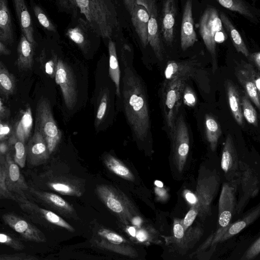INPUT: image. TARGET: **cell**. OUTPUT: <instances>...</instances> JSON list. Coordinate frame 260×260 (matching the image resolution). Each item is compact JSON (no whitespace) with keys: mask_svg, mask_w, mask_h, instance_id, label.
I'll return each mask as SVG.
<instances>
[{"mask_svg":"<svg viewBox=\"0 0 260 260\" xmlns=\"http://www.w3.org/2000/svg\"><path fill=\"white\" fill-rule=\"evenodd\" d=\"M123 70L121 99L124 112L133 134L136 139L144 141L150 129V116L146 93L140 77L129 64L122 50Z\"/></svg>","mask_w":260,"mask_h":260,"instance_id":"1","label":"cell"},{"mask_svg":"<svg viewBox=\"0 0 260 260\" xmlns=\"http://www.w3.org/2000/svg\"><path fill=\"white\" fill-rule=\"evenodd\" d=\"M57 2L65 11L83 15L88 27L103 38H111L118 26L113 0H57Z\"/></svg>","mask_w":260,"mask_h":260,"instance_id":"2","label":"cell"},{"mask_svg":"<svg viewBox=\"0 0 260 260\" xmlns=\"http://www.w3.org/2000/svg\"><path fill=\"white\" fill-rule=\"evenodd\" d=\"M220 184L218 173L201 167L199 171L195 195L197 203L195 206L198 210V215L202 220L211 214V205Z\"/></svg>","mask_w":260,"mask_h":260,"instance_id":"3","label":"cell"},{"mask_svg":"<svg viewBox=\"0 0 260 260\" xmlns=\"http://www.w3.org/2000/svg\"><path fill=\"white\" fill-rule=\"evenodd\" d=\"M35 128L43 137L51 154L59 144L62 133L54 118L50 102L46 98L41 99L38 102Z\"/></svg>","mask_w":260,"mask_h":260,"instance_id":"4","label":"cell"},{"mask_svg":"<svg viewBox=\"0 0 260 260\" xmlns=\"http://www.w3.org/2000/svg\"><path fill=\"white\" fill-rule=\"evenodd\" d=\"M199 28L206 47L211 56L214 72L217 67L216 38L220 35H225L218 13L215 8L208 7L204 11L200 20Z\"/></svg>","mask_w":260,"mask_h":260,"instance_id":"5","label":"cell"},{"mask_svg":"<svg viewBox=\"0 0 260 260\" xmlns=\"http://www.w3.org/2000/svg\"><path fill=\"white\" fill-rule=\"evenodd\" d=\"M240 181V175L222 185L218 203V228L213 237L212 244L218 242L221 234L231 223L236 209V192Z\"/></svg>","mask_w":260,"mask_h":260,"instance_id":"6","label":"cell"},{"mask_svg":"<svg viewBox=\"0 0 260 260\" xmlns=\"http://www.w3.org/2000/svg\"><path fill=\"white\" fill-rule=\"evenodd\" d=\"M185 80H165L161 91L164 117L170 135L173 131L177 115L182 100Z\"/></svg>","mask_w":260,"mask_h":260,"instance_id":"7","label":"cell"},{"mask_svg":"<svg viewBox=\"0 0 260 260\" xmlns=\"http://www.w3.org/2000/svg\"><path fill=\"white\" fill-rule=\"evenodd\" d=\"M171 137L172 160L176 169L181 172L184 169L189 149L188 127L182 114L177 117Z\"/></svg>","mask_w":260,"mask_h":260,"instance_id":"8","label":"cell"},{"mask_svg":"<svg viewBox=\"0 0 260 260\" xmlns=\"http://www.w3.org/2000/svg\"><path fill=\"white\" fill-rule=\"evenodd\" d=\"M54 78L60 88L66 107L73 109L78 100L76 79L71 67L60 58L57 59Z\"/></svg>","mask_w":260,"mask_h":260,"instance_id":"9","label":"cell"},{"mask_svg":"<svg viewBox=\"0 0 260 260\" xmlns=\"http://www.w3.org/2000/svg\"><path fill=\"white\" fill-rule=\"evenodd\" d=\"M24 215L34 223L48 222L62 227L70 231H73V228L63 219L53 212L42 208L29 199L15 197V200Z\"/></svg>","mask_w":260,"mask_h":260,"instance_id":"10","label":"cell"},{"mask_svg":"<svg viewBox=\"0 0 260 260\" xmlns=\"http://www.w3.org/2000/svg\"><path fill=\"white\" fill-rule=\"evenodd\" d=\"M5 185L7 190L14 197L27 199L29 185L20 167L14 160L11 153L6 157L5 165Z\"/></svg>","mask_w":260,"mask_h":260,"instance_id":"11","label":"cell"},{"mask_svg":"<svg viewBox=\"0 0 260 260\" xmlns=\"http://www.w3.org/2000/svg\"><path fill=\"white\" fill-rule=\"evenodd\" d=\"M143 6L149 15L148 42L159 60L163 59V46L160 40L158 25V15L155 0H136Z\"/></svg>","mask_w":260,"mask_h":260,"instance_id":"12","label":"cell"},{"mask_svg":"<svg viewBox=\"0 0 260 260\" xmlns=\"http://www.w3.org/2000/svg\"><path fill=\"white\" fill-rule=\"evenodd\" d=\"M4 222L25 240L41 243L46 241L42 232L28 220L13 213H7L2 216Z\"/></svg>","mask_w":260,"mask_h":260,"instance_id":"13","label":"cell"},{"mask_svg":"<svg viewBox=\"0 0 260 260\" xmlns=\"http://www.w3.org/2000/svg\"><path fill=\"white\" fill-rule=\"evenodd\" d=\"M98 194L106 206L124 220H129L132 216L129 204L124 197L111 187L100 185L96 188Z\"/></svg>","mask_w":260,"mask_h":260,"instance_id":"14","label":"cell"},{"mask_svg":"<svg viewBox=\"0 0 260 260\" xmlns=\"http://www.w3.org/2000/svg\"><path fill=\"white\" fill-rule=\"evenodd\" d=\"M26 161L31 167H37L45 163L50 153L46 143L39 131L35 128L32 136L25 145Z\"/></svg>","mask_w":260,"mask_h":260,"instance_id":"15","label":"cell"},{"mask_svg":"<svg viewBox=\"0 0 260 260\" xmlns=\"http://www.w3.org/2000/svg\"><path fill=\"white\" fill-rule=\"evenodd\" d=\"M240 164L233 139L228 134L223 147L221 160V167L228 181H231L240 175L238 172Z\"/></svg>","mask_w":260,"mask_h":260,"instance_id":"16","label":"cell"},{"mask_svg":"<svg viewBox=\"0 0 260 260\" xmlns=\"http://www.w3.org/2000/svg\"><path fill=\"white\" fill-rule=\"evenodd\" d=\"M197 41L192 17V0H186L184 7L181 27L180 42L182 50L192 46Z\"/></svg>","mask_w":260,"mask_h":260,"instance_id":"17","label":"cell"},{"mask_svg":"<svg viewBox=\"0 0 260 260\" xmlns=\"http://www.w3.org/2000/svg\"><path fill=\"white\" fill-rule=\"evenodd\" d=\"M176 9L175 0H165L162 10L161 31L163 38L171 45L174 38Z\"/></svg>","mask_w":260,"mask_h":260,"instance_id":"18","label":"cell"},{"mask_svg":"<svg viewBox=\"0 0 260 260\" xmlns=\"http://www.w3.org/2000/svg\"><path fill=\"white\" fill-rule=\"evenodd\" d=\"M133 25L143 47L148 42V24L149 15L142 5L136 4L131 14Z\"/></svg>","mask_w":260,"mask_h":260,"instance_id":"19","label":"cell"},{"mask_svg":"<svg viewBox=\"0 0 260 260\" xmlns=\"http://www.w3.org/2000/svg\"><path fill=\"white\" fill-rule=\"evenodd\" d=\"M33 126V118L31 108L27 105L20 111L17 120L14 124L13 135L17 140L24 143L29 139Z\"/></svg>","mask_w":260,"mask_h":260,"instance_id":"20","label":"cell"},{"mask_svg":"<svg viewBox=\"0 0 260 260\" xmlns=\"http://www.w3.org/2000/svg\"><path fill=\"white\" fill-rule=\"evenodd\" d=\"M196 68L190 62L169 61L165 70L166 80H185L194 76Z\"/></svg>","mask_w":260,"mask_h":260,"instance_id":"21","label":"cell"},{"mask_svg":"<svg viewBox=\"0 0 260 260\" xmlns=\"http://www.w3.org/2000/svg\"><path fill=\"white\" fill-rule=\"evenodd\" d=\"M34 46L22 34L17 47L15 64L19 71L31 70L34 63Z\"/></svg>","mask_w":260,"mask_h":260,"instance_id":"22","label":"cell"},{"mask_svg":"<svg viewBox=\"0 0 260 260\" xmlns=\"http://www.w3.org/2000/svg\"><path fill=\"white\" fill-rule=\"evenodd\" d=\"M22 34L34 46L36 45L30 15L24 0H13Z\"/></svg>","mask_w":260,"mask_h":260,"instance_id":"23","label":"cell"},{"mask_svg":"<svg viewBox=\"0 0 260 260\" xmlns=\"http://www.w3.org/2000/svg\"><path fill=\"white\" fill-rule=\"evenodd\" d=\"M259 214L260 206L259 205H258L242 218L233 223H230L221 234L218 240V242L226 240L240 233L255 220L259 216Z\"/></svg>","mask_w":260,"mask_h":260,"instance_id":"24","label":"cell"},{"mask_svg":"<svg viewBox=\"0 0 260 260\" xmlns=\"http://www.w3.org/2000/svg\"><path fill=\"white\" fill-rule=\"evenodd\" d=\"M240 182L243 194L238 205L236 206L237 211L243 207L246 202L250 197L255 196L258 191V181L257 177L253 174L250 169L244 170L242 176H240Z\"/></svg>","mask_w":260,"mask_h":260,"instance_id":"25","label":"cell"},{"mask_svg":"<svg viewBox=\"0 0 260 260\" xmlns=\"http://www.w3.org/2000/svg\"><path fill=\"white\" fill-rule=\"evenodd\" d=\"M0 41L11 44L14 41L12 19L7 0H0Z\"/></svg>","mask_w":260,"mask_h":260,"instance_id":"26","label":"cell"},{"mask_svg":"<svg viewBox=\"0 0 260 260\" xmlns=\"http://www.w3.org/2000/svg\"><path fill=\"white\" fill-rule=\"evenodd\" d=\"M109 51V74L114 84L116 95L121 100V71L118 60L116 48L115 43L110 40L108 43Z\"/></svg>","mask_w":260,"mask_h":260,"instance_id":"27","label":"cell"},{"mask_svg":"<svg viewBox=\"0 0 260 260\" xmlns=\"http://www.w3.org/2000/svg\"><path fill=\"white\" fill-rule=\"evenodd\" d=\"M202 234L203 231L200 225L188 228L180 240L170 245L174 250L183 254L194 246L201 238Z\"/></svg>","mask_w":260,"mask_h":260,"instance_id":"28","label":"cell"},{"mask_svg":"<svg viewBox=\"0 0 260 260\" xmlns=\"http://www.w3.org/2000/svg\"><path fill=\"white\" fill-rule=\"evenodd\" d=\"M225 84L231 111L238 124L242 125L243 123V116L239 91L236 85L231 81H226Z\"/></svg>","mask_w":260,"mask_h":260,"instance_id":"29","label":"cell"},{"mask_svg":"<svg viewBox=\"0 0 260 260\" xmlns=\"http://www.w3.org/2000/svg\"><path fill=\"white\" fill-rule=\"evenodd\" d=\"M236 76L241 85L243 87L246 94L256 108L259 110V95L257 90L250 77L246 69L241 65L240 69H237L235 72Z\"/></svg>","mask_w":260,"mask_h":260,"instance_id":"30","label":"cell"},{"mask_svg":"<svg viewBox=\"0 0 260 260\" xmlns=\"http://www.w3.org/2000/svg\"><path fill=\"white\" fill-rule=\"evenodd\" d=\"M219 17L222 24L228 30L237 51L247 57L249 52L239 31L225 14L221 13Z\"/></svg>","mask_w":260,"mask_h":260,"instance_id":"31","label":"cell"},{"mask_svg":"<svg viewBox=\"0 0 260 260\" xmlns=\"http://www.w3.org/2000/svg\"><path fill=\"white\" fill-rule=\"evenodd\" d=\"M223 7L239 13L254 23L258 20L251 9L242 0H216Z\"/></svg>","mask_w":260,"mask_h":260,"instance_id":"32","label":"cell"},{"mask_svg":"<svg viewBox=\"0 0 260 260\" xmlns=\"http://www.w3.org/2000/svg\"><path fill=\"white\" fill-rule=\"evenodd\" d=\"M205 135L212 151H215L218 139L221 134L220 125L211 115L207 114L205 118Z\"/></svg>","mask_w":260,"mask_h":260,"instance_id":"33","label":"cell"},{"mask_svg":"<svg viewBox=\"0 0 260 260\" xmlns=\"http://www.w3.org/2000/svg\"><path fill=\"white\" fill-rule=\"evenodd\" d=\"M16 88V80L6 66L0 61V92L6 99L13 95Z\"/></svg>","mask_w":260,"mask_h":260,"instance_id":"34","label":"cell"},{"mask_svg":"<svg viewBox=\"0 0 260 260\" xmlns=\"http://www.w3.org/2000/svg\"><path fill=\"white\" fill-rule=\"evenodd\" d=\"M104 162L107 167L115 174L126 180H134V176L131 170L117 158L108 155Z\"/></svg>","mask_w":260,"mask_h":260,"instance_id":"35","label":"cell"},{"mask_svg":"<svg viewBox=\"0 0 260 260\" xmlns=\"http://www.w3.org/2000/svg\"><path fill=\"white\" fill-rule=\"evenodd\" d=\"M11 145V154L15 162L20 168L24 167L26 161L25 143L12 135L9 139Z\"/></svg>","mask_w":260,"mask_h":260,"instance_id":"36","label":"cell"},{"mask_svg":"<svg viewBox=\"0 0 260 260\" xmlns=\"http://www.w3.org/2000/svg\"><path fill=\"white\" fill-rule=\"evenodd\" d=\"M100 100L95 112V126L98 128L100 125L103 122L106 113L108 112L109 105L110 104V94L109 91L104 89L100 94Z\"/></svg>","mask_w":260,"mask_h":260,"instance_id":"37","label":"cell"},{"mask_svg":"<svg viewBox=\"0 0 260 260\" xmlns=\"http://www.w3.org/2000/svg\"><path fill=\"white\" fill-rule=\"evenodd\" d=\"M82 27L83 26H76L70 28L68 29L66 35L84 52L88 44L86 33Z\"/></svg>","mask_w":260,"mask_h":260,"instance_id":"38","label":"cell"},{"mask_svg":"<svg viewBox=\"0 0 260 260\" xmlns=\"http://www.w3.org/2000/svg\"><path fill=\"white\" fill-rule=\"evenodd\" d=\"M241 103L243 116L248 123L257 127L258 125L257 113L245 93L241 99Z\"/></svg>","mask_w":260,"mask_h":260,"instance_id":"39","label":"cell"},{"mask_svg":"<svg viewBox=\"0 0 260 260\" xmlns=\"http://www.w3.org/2000/svg\"><path fill=\"white\" fill-rule=\"evenodd\" d=\"M57 59V55L54 53H52L50 58L46 59V53L44 50L40 55V62L46 73L52 78L55 77Z\"/></svg>","mask_w":260,"mask_h":260,"instance_id":"40","label":"cell"},{"mask_svg":"<svg viewBox=\"0 0 260 260\" xmlns=\"http://www.w3.org/2000/svg\"><path fill=\"white\" fill-rule=\"evenodd\" d=\"M46 185L50 188L60 193L71 196H80L81 193L70 185L63 182L49 181L45 183Z\"/></svg>","mask_w":260,"mask_h":260,"instance_id":"41","label":"cell"},{"mask_svg":"<svg viewBox=\"0 0 260 260\" xmlns=\"http://www.w3.org/2000/svg\"><path fill=\"white\" fill-rule=\"evenodd\" d=\"M0 244L7 245L16 250H22L25 246L22 242L15 236L0 232Z\"/></svg>","mask_w":260,"mask_h":260,"instance_id":"42","label":"cell"},{"mask_svg":"<svg viewBox=\"0 0 260 260\" xmlns=\"http://www.w3.org/2000/svg\"><path fill=\"white\" fill-rule=\"evenodd\" d=\"M34 14L40 24L45 29L50 31H55L56 28L53 23L47 17L42 9L38 6L33 8Z\"/></svg>","mask_w":260,"mask_h":260,"instance_id":"43","label":"cell"},{"mask_svg":"<svg viewBox=\"0 0 260 260\" xmlns=\"http://www.w3.org/2000/svg\"><path fill=\"white\" fill-rule=\"evenodd\" d=\"M173 230V236L165 238L168 244L177 242L184 236L185 231L182 224V219L177 218L174 219Z\"/></svg>","mask_w":260,"mask_h":260,"instance_id":"44","label":"cell"},{"mask_svg":"<svg viewBox=\"0 0 260 260\" xmlns=\"http://www.w3.org/2000/svg\"><path fill=\"white\" fill-rule=\"evenodd\" d=\"M99 234L112 244H120L126 241L121 235L108 230L102 229L99 232Z\"/></svg>","mask_w":260,"mask_h":260,"instance_id":"45","label":"cell"},{"mask_svg":"<svg viewBox=\"0 0 260 260\" xmlns=\"http://www.w3.org/2000/svg\"><path fill=\"white\" fill-rule=\"evenodd\" d=\"M241 65L246 69L250 77L254 84L257 91L260 93V78L259 73L256 71L250 63L242 61Z\"/></svg>","mask_w":260,"mask_h":260,"instance_id":"46","label":"cell"},{"mask_svg":"<svg viewBox=\"0 0 260 260\" xmlns=\"http://www.w3.org/2000/svg\"><path fill=\"white\" fill-rule=\"evenodd\" d=\"M260 252V238L252 243L250 247L241 258L243 260H250L255 257Z\"/></svg>","mask_w":260,"mask_h":260,"instance_id":"47","label":"cell"},{"mask_svg":"<svg viewBox=\"0 0 260 260\" xmlns=\"http://www.w3.org/2000/svg\"><path fill=\"white\" fill-rule=\"evenodd\" d=\"M198 208L195 206H191V208L186 214L184 218L182 219V224L185 231L192 224L197 216H198Z\"/></svg>","mask_w":260,"mask_h":260,"instance_id":"48","label":"cell"},{"mask_svg":"<svg viewBox=\"0 0 260 260\" xmlns=\"http://www.w3.org/2000/svg\"><path fill=\"white\" fill-rule=\"evenodd\" d=\"M5 167L0 164V199H11L13 201L15 198L6 189L5 182Z\"/></svg>","mask_w":260,"mask_h":260,"instance_id":"49","label":"cell"},{"mask_svg":"<svg viewBox=\"0 0 260 260\" xmlns=\"http://www.w3.org/2000/svg\"><path fill=\"white\" fill-rule=\"evenodd\" d=\"M182 100L184 104L189 107H193L196 104V95L191 88L188 86H185L184 87Z\"/></svg>","mask_w":260,"mask_h":260,"instance_id":"50","label":"cell"},{"mask_svg":"<svg viewBox=\"0 0 260 260\" xmlns=\"http://www.w3.org/2000/svg\"><path fill=\"white\" fill-rule=\"evenodd\" d=\"M35 256L23 253L15 254H0V260H36Z\"/></svg>","mask_w":260,"mask_h":260,"instance_id":"51","label":"cell"},{"mask_svg":"<svg viewBox=\"0 0 260 260\" xmlns=\"http://www.w3.org/2000/svg\"><path fill=\"white\" fill-rule=\"evenodd\" d=\"M11 145L9 139L0 142V164L4 167H5L7 156L11 153Z\"/></svg>","mask_w":260,"mask_h":260,"instance_id":"52","label":"cell"},{"mask_svg":"<svg viewBox=\"0 0 260 260\" xmlns=\"http://www.w3.org/2000/svg\"><path fill=\"white\" fill-rule=\"evenodd\" d=\"M12 133L8 124L0 119V142L9 139Z\"/></svg>","mask_w":260,"mask_h":260,"instance_id":"53","label":"cell"},{"mask_svg":"<svg viewBox=\"0 0 260 260\" xmlns=\"http://www.w3.org/2000/svg\"><path fill=\"white\" fill-rule=\"evenodd\" d=\"M135 238L140 242L143 243L148 241L150 239L148 232L144 229H140L136 232Z\"/></svg>","mask_w":260,"mask_h":260,"instance_id":"54","label":"cell"},{"mask_svg":"<svg viewBox=\"0 0 260 260\" xmlns=\"http://www.w3.org/2000/svg\"><path fill=\"white\" fill-rule=\"evenodd\" d=\"M10 112L9 108L5 105L3 100L0 98V119L5 120L10 116Z\"/></svg>","mask_w":260,"mask_h":260,"instance_id":"55","label":"cell"},{"mask_svg":"<svg viewBox=\"0 0 260 260\" xmlns=\"http://www.w3.org/2000/svg\"><path fill=\"white\" fill-rule=\"evenodd\" d=\"M184 196L187 202L191 206H196L197 203V199L194 193L189 190L184 191Z\"/></svg>","mask_w":260,"mask_h":260,"instance_id":"56","label":"cell"},{"mask_svg":"<svg viewBox=\"0 0 260 260\" xmlns=\"http://www.w3.org/2000/svg\"><path fill=\"white\" fill-rule=\"evenodd\" d=\"M155 193L159 200L161 201L166 200L167 199L168 193L166 189L162 187L155 186L154 188Z\"/></svg>","mask_w":260,"mask_h":260,"instance_id":"57","label":"cell"},{"mask_svg":"<svg viewBox=\"0 0 260 260\" xmlns=\"http://www.w3.org/2000/svg\"><path fill=\"white\" fill-rule=\"evenodd\" d=\"M249 59L254 63L255 67L259 71L260 70V52L259 51L249 54L247 57Z\"/></svg>","mask_w":260,"mask_h":260,"instance_id":"58","label":"cell"},{"mask_svg":"<svg viewBox=\"0 0 260 260\" xmlns=\"http://www.w3.org/2000/svg\"><path fill=\"white\" fill-rule=\"evenodd\" d=\"M124 5L126 7L127 10L131 15L134 9V7L136 4V0H123Z\"/></svg>","mask_w":260,"mask_h":260,"instance_id":"59","label":"cell"},{"mask_svg":"<svg viewBox=\"0 0 260 260\" xmlns=\"http://www.w3.org/2000/svg\"><path fill=\"white\" fill-rule=\"evenodd\" d=\"M11 54V51L0 41V55H8Z\"/></svg>","mask_w":260,"mask_h":260,"instance_id":"60","label":"cell"},{"mask_svg":"<svg viewBox=\"0 0 260 260\" xmlns=\"http://www.w3.org/2000/svg\"><path fill=\"white\" fill-rule=\"evenodd\" d=\"M132 222L136 226L140 228L142 223V219L139 216H135L132 219Z\"/></svg>","mask_w":260,"mask_h":260,"instance_id":"61","label":"cell"},{"mask_svg":"<svg viewBox=\"0 0 260 260\" xmlns=\"http://www.w3.org/2000/svg\"><path fill=\"white\" fill-rule=\"evenodd\" d=\"M126 231L131 236L135 238L137 230L135 227L128 226L127 228Z\"/></svg>","mask_w":260,"mask_h":260,"instance_id":"62","label":"cell"},{"mask_svg":"<svg viewBox=\"0 0 260 260\" xmlns=\"http://www.w3.org/2000/svg\"><path fill=\"white\" fill-rule=\"evenodd\" d=\"M155 186L159 187H164L163 183L159 180H155L154 183Z\"/></svg>","mask_w":260,"mask_h":260,"instance_id":"63","label":"cell"}]
</instances>
